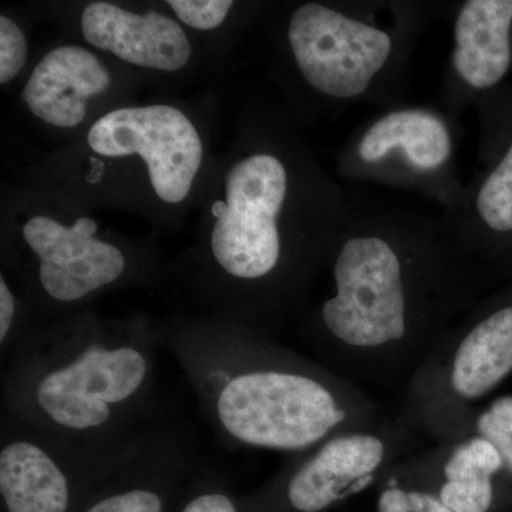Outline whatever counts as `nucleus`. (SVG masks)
<instances>
[{"mask_svg":"<svg viewBox=\"0 0 512 512\" xmlns=\"http://www.w3.org/2000/svg\"><path fill=\"white\" fill-rule=\"evenodd\" d=\"M225 444L295 454L389 414L362 387L264 330L217 318L158 330Z\"/></svg>","mask_w":512,"mask_h":512,"instance_id":"f257e3e1","label":"nucleus"},{"mask_svg":"<svg viewBox=\"0 0 512 512\" xmlns=\"http://www.w3.org/2000/svg\"><path fill=\"white\" fill-rule=\"evenodd\" d=\"M330 274L332 293L302 339L313 359L365 390L404 389L466 303L450 259L380 235L346 239Z\"/></svg>","mask_w":512,"mask_h":512,"instance_id":"f03ea898","label":"nucleus"},{"mask_svg":"<svg viewBox=\"0 0 512 512\" xmlns=\"http://www.w3.org/2000/svg\"><path fill=\"white\" fill-rule=\"evenodd\" d=\"M160 335L144 319L90 313L36 326L3 359L2 412L92 446L154 423Z\"/></svg>","mask_w":512,"mask_h":512,"instance_id":"7ed1b4c3","label":"nucleus"},{"mask_svg":"<svg viewBox=\"0 0 512 512\" xmlns=\"http://www.w3.org/2000/svg\"><path fill=\"white\" fill-rule=\"evenodd\" d=\"M286 194L288 173L272 154H252L229 168L224 197L212 207L205 259L217 319L264 330L308 281L312 265L288 254L279 228Z\"/></svg>","mask_w":512,"mask_h":512,"instance_id":"20e7f679","label":"nucleus"},{"mask_svg":"<svg viewBox=\"0 0 512 512\" xmlns=\"http://www.w3.org/2000/svg\"><path fill=\"white\" fill-rule=\"evenodd\" d=\"M512 373V301L444 333L403 390L400 414L436 444L461 439L478 402Z\"/></svg>","mask_w":512,"mask_h":512,"instance_id":"39448f33","label":"nucleus"},{"mask_svg":"<svg viewBox=\"0 0 512 512\" xmlns=\"http://www.w3.org/2000/svg\"><path fill=\"white\" fill-rule=\"evenodd\" d=\"M416 431L402 414L340 431L302 453L254 493L248 512H325L365 493L409 456Z\"/></svg>","mask_w":512,"mask_h":512,"instance_id":"423d86ee","label":"nucleus"},{"mask_svg":"<svg viewBox=\"0 0 512 512\" xmlns=\"http://www.w3.org/2000/svg\"><path fill=\"white\" fill-rule=\"evenodd\" d=\"M136 436L114 446H92L36 429L2 412L3 512L79 511Z\"/></svg>","mask_w":512,"mask_h":512,"instance_id":"0eeeda50","label":"nucleus"},{"mask_svg":"<svg viewBox=\"0 0 512 512\" xmlns=\"http://www.w3.org/2000/svg\"><path fill=\"white\" fill-rule=\"evenodd\" d=\"M97 231L92 218L70 225L46 215L26 221L22 239L30 265L25 276L37 305L46 311L74 308L136 274L133 256L97 237Z\"/></svg>","mask_w":512,"mask_h":512,"instance_id":"6e6552de","label":"nucleus"},{"mask_svg":"<svg viewBox=\"0 0 512 512\" xmlns=\"http://www.w3.org/2000/svg\"><path fill=\"white\" fill-rule=\"evenodd\" d=\"M87 144L99 156L141 158L151 187L167 204L188 197L204 157L192 121L165 104L109 111L94 121Z\"/></svg>","mask_w":512,"mask_h":512,"instance_id":"1a4fd4ad","label":"nucleus"},{"mask_svg":"<svg viewBox=\"0 0 512 512\" xmlns=\"http://www.w3.org/2000/svg\"><path fill=\"white\" fill-rule=\"evenodd\" d=\"M288 37L306 82L338 99L365 93L392 53L386 32L319 3L295 10Z\"/></svg>","mask_w":512,"mask_h":512,"instance_id":"9d476101","label":"nucleus"},{"mask_svg":"<svg viewBox=\"0 0 512 512\" xmlns=\"http://www.w3.org/2000/svg\"><path fill=\"white\" fill-rule=\"evenodd\" d=\"M202 468L183 430L154 421L130 441L77 512H173Z\"/></svg>","mask_w":512,"mask_h":512,"instance_id":"9b49d317","label":"nucleus"},{"mask_svg":"<svg viewBox=\"0 0 512 512\" xmlns=\"http://www.w3.org/2000/svg\"><path fill=\"white\" fill-rule=\"evenodd\" d=\"M82 32L96 49L144 69L178 72L190 62L187 33L161 13L138 15L113 3L96 2L83 10Z\"/></svg>","mask_w":512,"mask_h":512,"instance_id":"f8f14e48","label":"nucleus"},{"mask_svg":"<svg viewBox=\"0 0 512 512\" xmlns=\"http://www.w3.org/2000/svg\"><path fill=\"white\" fill-rule=\"evenodd\" d=\"M413 476L454 512H488L495 501V483L503 476V457L477 434L436 444L406 457Z\"/></svg>","mask_w":512,"mask_h":512,"instance_id":"ddd939ff","label":"nucleus"},{"mask_svg":"<svg viewBox=\"0 0 512 512\" xmlns=\"http://www.w3.org/2000/svg\"><path fill=\"white\" fill-rule=\"evenodd\" d=\"M110 86L109 69L94 53L80 46H60L36 64L22 97L43 123L74 128L86 120L90 101Z\"/></svg>","mask_w":512,"mask_h":512,"instance_id":"4468645a","label":"nucleus"},{"mask_svg":"<svg viewBox=\"0 0 512 512\" xmlns=\"http://www.w3.org/2000/svg\"><path fill=\"white\" fill-rule=\"evenodd\" d=\"M454 69L476 90L504 79L512 64V0H470L454 28Z\"/></svg>","mask_w":512,"mask_h":512,"instance_id":"2eb2a0df","label":"nucleus"},{"mask_svg":"<svg viewBox=\"0 0 512 512\" xmlns=\"http://www.w3.org/2000/svg\"><path fill=\"white\" fill-rule=\"evenodd\" d=\"M393 150H402L417 170H437L450 158V133L443 121L427 111H393L366 131L359 157L365 163H377Z\"/></svg>","mask_w":512,"mask_h":512,"instance_id":"dca6fc26","label":"nucleus"},{"mask_svg":"<svg viewBox=\"0 0 512 512\" xmlns=\"http://www.w3.org/2000/svg\"><path fill=\"white\" fill-rule=\"evenodd\" d=\"M377 485V512H454L413 476L406 458Z\"/></svg>","mask_w":512,"mask_h":512,"instance_id":"f3484780","label":"nucleus"},{"mask_svg":"<svg viewBox=\"0 0 512 512\" xmlns=\"http://www.w3.org/2000/svg\"><path fill=\"white\" fill-rule=\"evenodd\" d=\"M477 212L494 234H512V140L477 195Z\"/></svg>","mask_w":512,"mask_h":512,"instance_id":"a211bd4d","label":"nucleus"},{"mask_svg":"<svg viewBox=\"0 0 512 512\" xmlns=\"http://www.w3.org/2000/svg\"><path fill=\"white\" fill-rule=\"evenodd\" d=\"M173 512H248L242 497L229 487L222 474L202 468L175 505Z\"/></svg>","mask_w":512,"mask_h":512,"instance_id":"6ab92c4d","label":"nucleus"},{"mask_svg":"<svg viewBox=\"0 0 512 512\" xmlns=\"http://www.w3.org/2000/svg\"><path fill=\"white\" fill-rule=\"evenodd\" d=\"M477 434L490 441L503 457L512 476V396H501L487 406L478 407L468 423L464 436Z\"/></svg>","mask_w":512,"mask_h":512,"instance_id":"aec40b11","label":"nucleus"},{"mask_svg":"<svg viewBox=\"0 0 512 512\" xmlns=\"http://www.w3.org/2000/svg\"><path fill=\"white\" fill-rule=\"evenodd\" d=\"M28 55V40L18 23L8 16H0V83L3 86L22 72Z\"/></svg>","mask_w":512,"mask_h":512,"instance_id":"412c9836","label":"nucleus"},{"mask_svg":"<svg viewBox=\"0 0 512 512\" xmlns=\"http://www.w3.org/2000/svg\"><path fill=\"white\" fill-rule=\"evenodd\" d=\"M167 5L190 28L211 30L225 22L234 3L231 0H170Z\"/></svg>","mask_w":512,"mask_h":512,"instance_id":"4be33fe9","label":"nucleus"},{"mask_svg":"<svg viewBox=\"0 0 512 512\" xmlns=\"http://www.w3.org/2000/svg\"><path fill=\"white\" fill-rule=\"evenodd\" d=\"M30 333L20 323L19 299L10 288L8 279L0 276V352L2 359L12 352Z\"/></svg>","mask_w":512,"mask_h":512,"instance_id":"5701e85b","label":"nucleus"}]
</instances>
